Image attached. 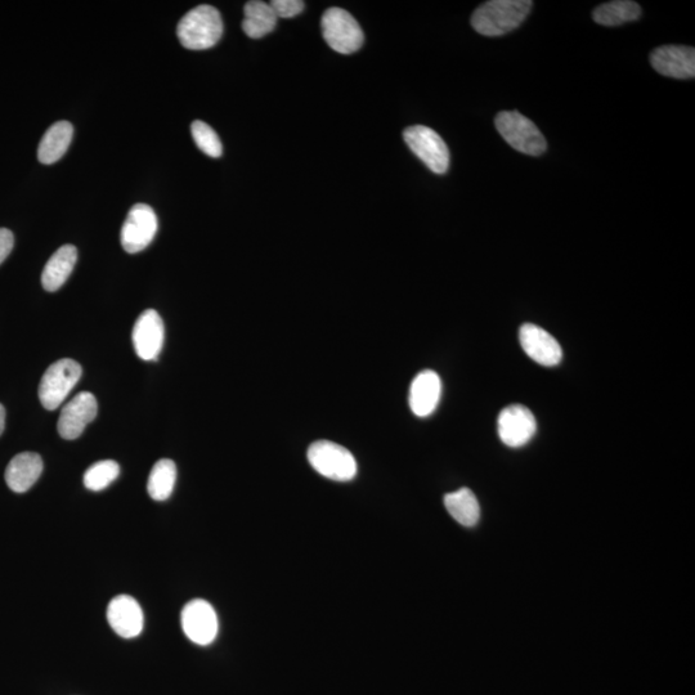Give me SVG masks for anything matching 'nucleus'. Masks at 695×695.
Returning a JSON list of instances; mask_svg holds the SVG:
<instances>
[{
	"instance_id": "1",
	"label": "nucleus",
	"mask_w": 695,
	"mask_h": 695,
	"mask_svg": "<svg viewBox=\"0 0 695 695\" xmlns=\"http://www.w3.org/2000/svg\"><path fill=\"white\" fill-rule=\"evenodd\" d=\"M532 6L529 0H491L483 3L473 13V29L484 37H502L526 21Z\"/></svg>"
},
{
	"instance_id": "2",
	"label": "nucleus",
	"mask_w": 695,
	"mask_h": 695,
	"mask_svg": "<svg viewBox=\"0 0 695 695\" xmlns=\"http://www.w3.org/2000/svg\"><path fill=\"white\" fill-rule=\"evenodd\" d=\"M177 35L182 46L191 51L212 48L223 35L221 13L208 4L197 6L179 21Z\"/></svg>"
},
{
	"instance_id": "3",
	"label": "nucleus",
	"mask_w": 695,
	"mask_h": 695,
	"mask_svg": "<svg viewBox=\"0 0 695 695\" xmlns=\"http://www.w3.org/2000/svg\"><path fill=\"white\" fill-rule=\"evenodd\" d=\"M308 461L322 477L349 482L357 475V461L347 448L330 441H317L308 448Z\"/></svg>"
},
{
	"instance_id": "4",
	"label": "nucleus",
	"mask_w": 695,
	"mask_h": 695,
	"mask_svg": "<svg viewBox=\"0 0 695 695\" xmlns=\"http://www.w3.org/2000/svg\"><path fill=\"white\" fill-rule=\"evenodd\" d=\"M496 128L514 150L529 156H540L547 149L540 129L517 111H502L496 116Z\"/></svg>"
},
{
	"instance_id": "5",
	"label": "nucleus",
	"mask_w": 695,
	"mask_h": 695,
	"mask_svg": "<svg viewBox=\"0 0 695 695\" xmlns=\"http://www.w3.org/2000/svg\"><path fill=\"white\" fill-rule=\"evenodd\" d=\"M321 29L326 43L340 55L360 51L363 31L351 13L342 8H330L322 16Z\"/></svg>"
},
{
	"instance_id": "6",
	"label": "nucleus",
	"mask_w": 695,
	"mask_h": 695,
	"mask_svg": "<svg viewBox=\"0 0 695 695\" xmlns=\"http://www.w3.org/2000/svg\"><path fill=\"white\" fill-rule=\"evenodd\" d=\"M80 378L82 366L70 358L49 366L39 385V399L43 407L49 411L60 407Z\"/></svg>"
},
{
	"instance_id": "7",
	"label": "nucleus",
	"mask_w": 695,
	"mask_h": 695,
	"mask_svg": "<svg viewBox=\"0 0 695 695\" xmlns=\"http://www.w3.org/2000/svg\"><path fill=\"white\" fill-rule=\"evenodd\" d=\"M406 145L436 174H445L450 168V150L442 137L424 125H415L403 132Z\"/></svg>"
},
{
	"instance_id": "8",
	"label": "nucleus",
	"mask_w": 695,
	"mask_h": 695,
	"mask_svg": "<svg viewBox=\"0 0 695 695\" xmlns=\"http://www.w3.org/2000/svg\"><path fill=\"white\" fill-rule=\"evenodd\" d=\"M158 228V217L151 206L146 204L134 205L129 210L128 217L121 228V245L129 254L139 253L151 244Z\"/></svg>"
},
{
	"instance_id": "9",
	"label": "nucleus",
	"mask_w": 695,
	"mask_h": 695,
	"mask_svg": "<svg viewBox=\"0 0 695 695\" xmlns=\"http://www.w3.org/2000/svg\"><path fill=\"white\" fill-rule=\"evenodd\" d=\"M182 629L188 639L201 647L213 643L218 635V617L212 604L203 599H195L183 608Z\"/></svg>"
},
{
	"instance_id": "10",
	"label": "nucleus",
	"mask_w": 695,
	"mask_h": 695,
	"mask_svg": "<svg viewBox=\"0 0 695 695\" xmlns=\"http://www.w3.org/2000/svg\"><path fill=\"white\" fill-rule=\"evenodd\" d=\"M497 428L501 441L506 446L519 448L527 445L535 436L537 421L526 406L511 405L501 411Z\"/></svg>"
},
{
	"instance_id": "11",
	"label": "nucleus",
	"mask_w": 695,
	"mask_h": 695,
	"mask_svg": "<svg viewBox=\"0 0 695 695\" xmlns=\"http://www.w3.org/2000/svg\"><path fill=\"white\" fill-rule=\"evenodd\" d=\"M164 322L158 312L147 309L137 318L133 327V345L143 361H158L164 344Z\"/></svg>"
},
{
	"instance_id": "12",
	"label": "nucleus",
	"mask_w": 695,
	"mask_h": 695,
	"mask_svg": "<svg viewBox=\"0 0 695 695\" xmlns=\"http://www.w3.org/2000/svg\"><path fill=\"white\" fill-rule=\"evenodd\" d=\"M98 412L97 399L92 393L82 392L71 399L62 408L57 429L60 436L67 441L82 436L85 427L96 419Z\"/></svg>"
},
{
	"instance_id": "13",
	"label": "nucleus",
	"mask_w": 695,
	"mask_h": 695,
	"mask_svg": "<svg viewBox=\"0 0 695 695\" xmlns=\"http://www.w3.org/2000/svg\"><path fill=\"white\" fill-rule=\"evenodd\" d=\"M519 340L527 356L542 366L553 367L562 361L563 351L558 340L540 326L523 325L519 330Z\"/></svg>"
},
{
	"instance_id": "14",
	"label": "nucleus",
	"mask_w": 695,
	"mask_h": 695,
	"mask_svg": "<svg viewBox=\"0 0 695 695\" xmlns=\"http://www.w3.org/2000/svg\"><path fill=\"white\" fill-rule=\"evenodd\" d=\"M653 69L667 78L693 79L695 76V49L685 46H663L650 55Z\"/></svg>"
},
{
	"instance_id": "15",
	"label": "nucleus",
	"mask_w": 695,
	"mask_h": 695,
	"mask_svg": "<svg viewBox=\"0 0 695 695\" xmlns=\"http://www.w3.org/2000/svg\"><path fill=\"white\" fill-rule=\"evenodd\" d=\"M107 621L121 638L133 639L141 635L145 617L141 605L129 595L115 596L107 608Z\"/></svg>"
},
{
	"instance_id": "16",
	"label": "nucleus",
	"mask_w": 695,
	"mask_h": 695,
	"mask_svg": "<svg viewBox=\"0 0 695 695\" xmlns=\"http://www.w3.org/2000/svg\"><path fill=\"white\" fill-rule=\"evenodd\" d=\"M442 381L436 371L420 372L410 388V407L417 417H428L436 411L441 401Z\"/></svg>"
},
{
	"instance_id": "17",
	"label": "nucleus",
	"mask_w": 695,
	"mask_h": 695,
	"mask_svg": "<svg viewBox=\"0 0 695 695\" xmlns=\"http://www.w3.org/2000/svg\"><path fill=\"white\" fill-rule=\"evenodd\" d=\"M43 472V460L34 452L13 457L6 470V482L13 492H28Z\"/></svg>"
},
{
	"instance_id": "18",
	"label": "nucleus",
	"mask_w": 695,
	"mask_h": 695,
	"mask_svg": "<svg viewBox=\"0 0 695 695\" xmlns=\"http://www.w3.org/2000/svg\"><path fill=\"white\" fill-rule=\"evenodd\" d=\"M78 260V250L74 245H64L58 249L48 260L42 273V285L44 290L55 293L62 288Z\"/></svg>"
},
{
	"instance_id": "19",
	"label": "nucleus",
	"mask_w": 695,
	"mask_h": 695,
	"mask_svg": "<svg viewBox=\"0 0 695 695\" xmlns=\"http://www.w3.org/2000/svg\"><path fill=\"white\" fill-rule=\"evenodd\" d=\"M73 134L74 128L69 121H58L53 124L40 141L38 149L40 163L46 165L57 163L69 149Z\"/></svg>"
},
{
	"instance_id": "20",
	"label": "nucleus",
	"mask_w": 695,
	"mask_h": 695,
	"mask_svg": "<svg viewBox=\"0 0 695 695\" xmlns=\"http://www.w3.org/2000/svg\"><path fill=\"white\" fill-rule=\"evenodd\" d=\"M244 15L242 30L251 39L266 37L276 29L278 19L269 3L251 0L246 3Z\"/></svg>"
},
{
	"instance_id": "21",
	"label": "nucleus",
	"mask_w": 695,
	"mask_h": 695,
	"mask_svg": "<svg viewBox=\"0 0 695 695\" xmlns=\"http://www.w3.org/2000/svg\"><path fill=\"white\" fill-rule=\"evenodd\" d=\"M445 506L451 517L464 527H474L481 517L477 497L469 488L448 493L445 497Z\"/></svg>"
},
{
	"instance_id": "22",
	"label": "nucleus",
	"mask_w": 695,
	"mask_h": 695,
	"mask_svg": "<svg viewBox=\"0 0 695 695\" xmlns=\"http://www.w3.org/2000/svg\"><path fill=\"white\" fill-rule=\"evenodd\" d=\"M641 8L638 3L631 0H616V2L604 3L596 8L593 19L596 24L602 26H620L639 20Z\"/></svg>"
},
{
	"instance_id": "23",
	"label": "nucleus",
	"mask_w": 695,
	"mask_h": 695,
	"mask_svg": "<svg viewBox=\"0 0 695 695\" xmlns=\"http://www.w3.org/2000/svg\"><path fill=\"white\" fill-rule=\"evenodd\" d=\"M177 481V466L172 460H159L152 468L147 491L151 499L165 501L172 496Z\"/></svg>"
},
{
	"instance_id": "24",
	"label": "nucleus",
	"mask_w": 695,
	"mask_h": 695,
	"mask_svg": "<svg viewBox=\"0 0 695 695\" xmlns=\"http://www.w3.org/2000/svg\"><path fill=\"white\" fill-rule=\"evenodd\" d=\"M120 466L112 460H103L91 466L84 474V486L93 492L105 490L119 477Z\"/></svg>"
},
{
	"instance_id": "25",
	"label": "nucleus",
	"mask_w": 695,
	"mask_h": 695,
	"mask_svg": "<svg viewBox=\"0 0 695 695\" xmlns=\"http://www.w3.org/2000/svg\"><path fill=\"white\" fill-rule=\"evenodd\" d=\"M192 137L201 151L210 158L218 159L223 155V146L218 134L204 121L196 120L191 125Z\"/></svg>"
},
{
	"instance_id": "26",
	"label": "nucleus",
	"mask_w": 695,
	"mask_h": 695,
	"mask_svg": "<svg viewBox=\"0 0 695 695\" xmlns=\"http://www.w3.org/2000/svg\"><path fill=\"white\" fill-rule=\"evenodd\" d=\"M275 11L277 19H293L304 11L306 4L302 0H273L269 3Z\"/></svg>"
},
{
	"instance_id": "27",
	"label": "nucleus",
	"mask_w": 695,
	"mask_h": 695,
	"mask_svg": "<svg viewBox=\"0 0 695 695\" xmlns=\"http://www.w3.org/2000/svg\"><path fill=\"white\" fill-rule=\"evenodd\" d=\"M13 245H15L13 233L10 230H6V228H0V264L11 254Z\"/></svg>"
},
{
	"instance_id": "28",
	"label": "nucleus",
	"mask_w": 695,
	"mask_h": 695,
	"mask_svg": "<svg viewBox=\"0 0 695 695\" xmlns=\"http://www.w3.org/2000/svg\"><path fill=\"white\" fill-rule=\"evenodd\" d=\"M4 427H6V410H4L3 405H0V436L4 432Z\"/></svg>"
}]
</instances>
